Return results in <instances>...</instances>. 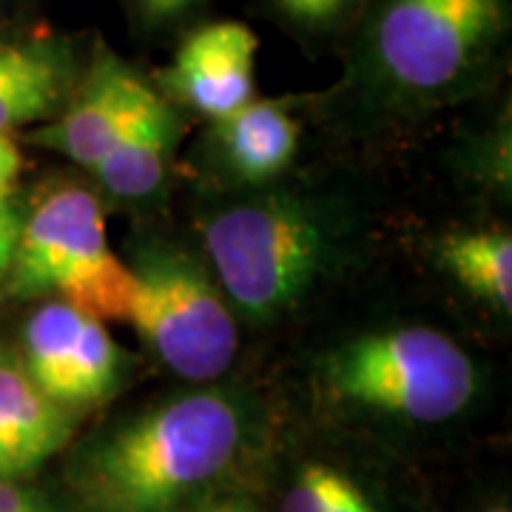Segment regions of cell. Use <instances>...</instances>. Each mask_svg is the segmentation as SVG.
I'll return each mask as SVG.
<instances>
[{"mask_svg": "<svg viewBox=\"0 0 512 512\" xmlns=\"http://www.w3.org/2000/svg\"><path fill=\"white\" fill-rule=\"evenodd\" d=\"M239 404L194 390L111 427L77 461L74 484L89 512H183L234 464Z\"/></svg>", "mask_w": 512, "mask_h": 512, "instance_id": "6da1fadb", "label": "cell"}, {"mask_svg": "<svg viewBox=\"0 0 512 512\" xmlns=\"http://www.w3.org/2000/svg\"><path fill=\"white\" fill-rule=\"evenodd\" d=\"M202 242L225 299L254 322L291 311L311 291L330 251L322 220L291 194L225 208L208 220Z\"/></svg>", "mask_w": 512, "mask_h": 512, "instance_id": "7a4b0ae2", "label": "cell"}, {"mask_svg": "<svg viewBox=\"0 0 512 512\" xmlns=\"http://www.w3.org/2000/svg\"><path fill=\"white\" fill-rule=\"evenodd\" d=\"M131 268L111 251L103 205L86 188H60L20 220L6 293L35 299L57 293L60 302L100 322H126Z\"/></svg>", "mask_w": 512, "mask_h": 512, "instance_id": "3957f363", "label": "cell"}, {"mask_svg": "<svg viewBox=\"0 0 512 512\" xmlns=\"http://www.w3.org/2000/svg\"><path fill=\"white\" fill-rule=\"evenodd\" d=\"M325 382L362 410L421 424L458 416L478 384L473 359L433 328L359 336L325 359Z\"/></svg>", "mask_w": 512, "mask_h": 512, "instance_id": "277c9868", "label": "cell"}, {"mask_svg": "<svg viewBox=\"0 0 512 512\" xmlns=\"http://www.w3.org/2000/svg\"><path fill=\"white\" fill-rule=\"evenodd\" d=\"M131 268L128 319L146 348L185 382H214L234 365V308L211 271L185 251L151 248Z\"/></svg>", "mask_w": 512, "mask_h": 512, "instance_id": "5b68a950", "label": "cell"}, {"mask_svg": "<svg viewBox=\"0 0 512 512\" xmlns=\"http://www.w3.org/2000/svg\"><path fill=\"white\" fill-rule=\"evenodd\" d=\"M501 26L504 0H384L376 63L402 92H447L487 57Z\"/></svg>", "mask_w": 512, "mask_h": 512, "instance_id": "8992f818", "label": "cell"}, {"mask_svg": "<svg viewBox=\"0 0 512 512\" xmlns=\"http://www.w3.org/2000/svg\"><path fill=\"white\" fill-rule=\"evenodd\" d=\"M20 362L52 402L69 410L109 399L120 384L123 350L106 322L52 299L29 316Z\"/></svg>", "mask_w": 512, "mask_h": 512, "instance_id": "52a82bcc", "label": "cell"}, {"mask_svg": "<svg viewBox=\"0 0 512 512\" xmlns=\"http://www.w3.org/2000/svg\"><path fill=\"white\" fill-rule=\"evenodd\" d=\"M151 92L154 89L131 66L100 49L92 69L77 80L66 109L49 126L37 128L32 143L55 148L77 165L94 168Z\"/></svg>", "mask_w": 512, "mask_h": 512, "instance_id": "ba28073f", "label": "cell"}, {"mask_svg": "<svg viewBox=\"0 0 512 512\" xmlns=\"http://www.w3.org/2000/svg\"><path fill=\"white\" fill-rule=\"evenodd\" d=\"M256 35L237 20L208 23L185 37L160 74L165 97L222 120L256 97Z\"/></svg>", "mask_w": 512, "mask_h": 512, "instance_id": "9c48e42d", "label": "cell"}, {"mask_svg": "<svg viewBox=\"0 0 512 512\" xmlns=\"http://www.w3.org/2000/svg\"><path fill=\"white\" fill-rule=\"evenodd\" d=\"M77 80L72 49L60 40L0 43V134L55 120Z\"/></svg>", "mask_w": 512, "mask_h": 512, "instance_id": "30bf717a", "label": "cell"}, {"mask_svg": "<svg viewBox=\"0 0 512 512\" xmlns=\"http://www.w3.org/2000/svg\"><path fill=\"white\" fill-rule=\"evenodd\" d=\"M180 134V117L171 100L151 92L140 111L120 131L111 151L94 165L97 183L117 200H146L165 180L171 151Z\"/></svg>", "mask_w": 512, "mask_h": 512, "instance_id": "8fae6325", "label": "cell"}, {"mask_svg": "<svg viewBox=\"0 0 512 512\" xmlns=\"http://www.w3.org/2000/svg\"><path fill=\"white\" fill-rule=\"evenodd\" d=\"M214 140L225 165L245 183H268L296 157L299 126L271 100H251L228 117L214 120Z\"/></svg>", "mask_w": 512, "mask_h": 512, "instance_id": "7c38bea8", "label": "cell"}, {"mask_svg": "<svg viewBox=\"0 0 512 512\" xmlns=\"http://www.w3.org/2000/svg\"><path fill=\"white\" fill-rule=\"evenodd\" d=\"M0 433L37 464L57 453L72 433L66 407L52 402L9 353H0Z\"/></svg>", "mask_w": 512, "mask_h": 512, "instance_id": "4fadbf2b", "label": "cell"}, {"mask_svg": "<svg viewBox=\"0 0 512 512\" xmlns=\"http://www.w3.org/2000/svg\"><path fill=\"white\" fill-rule=\"evenodd\" d=\"M441 265L495 311H512V239L507 231H461L439 245Z\"/></svg>", "mask_w": 512, "mask_h": 512, "instance_id": "5bb4252c", "label": "cell"}, {"mask_svg": "<svg viewBox=\"0 0 512 512\" xmlns=\"http://www.w3.org/2000/svg\"><path fill=\"white\" fill-rule=\"evenodd\" d=\"M348 476L325 464H308L282 501V512H333Z\"/></svg>", "mask_w": 512, "mask_h": 512, "instance_id": "9a60e30c", "label": "cell"}, {"mask_svg": "<svg viewBox=\"0 0 512 512\" xmlns=\"http://www.w3.org/2000/svg\"><path fill=\"white\" fill-rule=\"evenodd\" d=\"M0 512H52L43 495L20 487L12 481H0Z\"/></svg>", "mask_w": 512, "mask_h": 512, "instance_id": "2e32d148", "label": "cell"}, {"mask_svg": "<svg viewBox=\"0 0 512 512\" xmlns=\"http://www.w3.org/2000/svg\"><path fill=\"white\" fill-rule=\"evenodd\" d=\"M293 20L302 23H322L330 20L348 0H276Z\"/></svg>", "mask_w": 512, "mask_h": 512, "instance_id": "e0dca14e", "label": "cell"}, {"mask_svg": "<svg viewBox=\"0 0 512 512\" xmlns=\"http://www.w3.org/2000/svg\"><path fill=\"white\" fill-rule=\"evenodd\" d=\"M20 165H23V157H20L18 143L9 134H0V205L9 202V194L18 183Z\"/></svg>", "mask_w": 512, "mask_h": 512, "instance_id": "ac0fdd59", "label": "cell"}, {"mask_svg": "<svg viewBox=\"0 0 512 512\" xmlns=\"http://www.w3.org/2000/svg\"><path fill=\"white\" fill-rule=\"evenodd\" d=\"M20 234V220L18 214L6 205H0V282L9 274V265H12V254H15V245H18Z\"/></svg>", "mask_w": 512, "mask_h": 512, "instance_id": "d6986e66", "label": "cell"}, {"mask_svg": "<svg viewBox=\"0 0 512 512\" xmlns=\"http://www.w3.org/2000/svg\"><path fill=\"white\" fill-rule=\"evenodd\" d=\"M32 467H37L35 458L29 456V453H23L15 441L0 433V481L23 476V473H29Z\"/></svg>", "mask_w": 512, "mask_h": 512, "instance_id": "ffe728a7", "label": "cell"}, {"mask_svg": "<svg viewBox=\"0 0 512 512\" xmlns=\"http://www.w3.org/2000/svg\"><path fill=\"white\" fill-rule=\"evenodd\" d=\"M194 3H200V0H137L140 12H143L148 20H160V23L183 15V12H188Z\"/></svg>", "mask_w": 512, "mask_h": 512, "instance_id": "44dd1931", "label": "cell"}, {"mask_svg": "<svg viewBox=\"0 0 512 512\" xmlns=\"http://www.w3.org/2000/svg\"><path fill=\"white\" fill-rule=\"evenodd\" d=\"M333 512H376L373 510V504L367 501L365 493L353 484V481H345V487H342V493H339V501H336V510Z\"/></svg>", "mask_w": 512, "mask_h": 512, "instance_id": "7402d4cb", "label": "cell"}, {"mask_svg": "<svg viewBox=\"0 0 512 512\" xmlns=\"http://www.w3.org/2000/svg\"><path fill=\"white\" fill-rule=\"evenodd\" d=\"M208 512H251L248 507H242V504H220V507H211Z\"/></svg>", "mask_w": 512, "mask_h": 512, "instance_id": "603a6c76", "label": "cell"}, {"mask_svg": "<svg viewBox=\"0 0 512 512\" xmlns=\"http://www.w3.org/2000/svg\"><path fill=\"white\" fill-rule=\"evenodd\" d=\"M487 512H510V507H493V510H487Z\"/></svg>", "mask_w": 512, "mask_h": 512, "instance_id": "cb8c5ba5", "label": "cell"}]
</instances>
